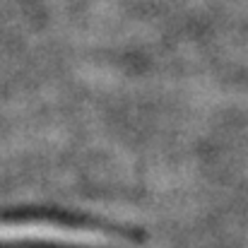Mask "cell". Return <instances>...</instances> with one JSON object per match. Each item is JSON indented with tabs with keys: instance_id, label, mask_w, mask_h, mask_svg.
<instances>
[{
	"instance_id": "obj_1",
	"label": "cell",
	"mask_w": 248,
	"mask_h": 248,
	"mask_svg": "<svg viewBox=\"0 0 248 248\" xmlns=\"http://www.w3.org/2000/svg\"><path fill=\"white\" fill-rule=\"evenodd\" d=\"M0 244H63L108 248L118 246V236L92 227H73L44 219H0Z\"/></svg>"
}]
</instances>
